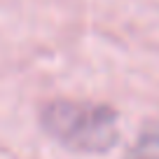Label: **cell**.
<instances>
[{"instance_id":"obj_1","label":"cell","mask_w":159,"mask_h":159,"mask_svg":"<svg viewBox=\"0 0 159 159\" xmlns=\"http://www.w3.org/2000/svg\"><path fill=\"white\" fill-rule=\"evenodd\" d=\"M45 126L61 143L80 152H103L117 138V117L103 105L52 103L45 110Z\"/></svg>"}]
</instances>
